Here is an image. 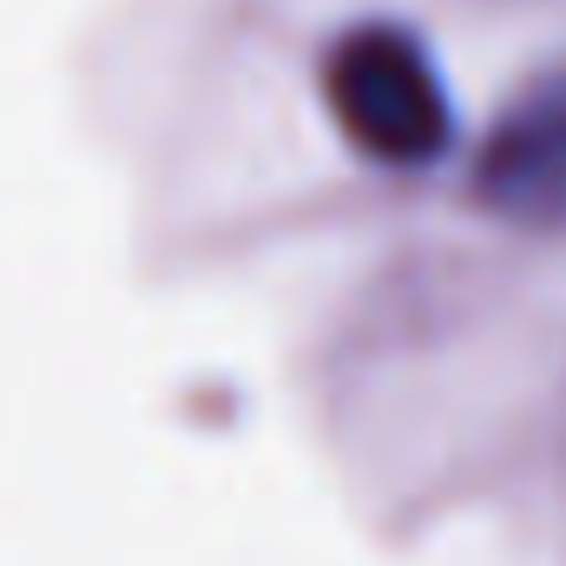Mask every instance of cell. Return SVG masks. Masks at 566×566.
<instances>
[{
  "instance_id": "cell-1",
  "label": "cell",
  "mask_w": 566,
  "mask_h": 566,
  "mask_svg": "<svg viewBox=\"0 0 566 566\" xmlns=\"http://www.w3.org/2000/svg\"><path fill=\"white\" fill-rule=\"evenodd\" d=\"M323 99H329L336 133L369 165H389V171H422L454 139L448 86L428 46L396 20H363L329 46Z\"/></svg>"
},
{
  "instance_id": "cell-2",
  "label": "cell",
  "mask_w": 566,
  "mask_h": 566,
  "mask_svg": "<svg viewBox=\"0 0 566 566\" xmlns=\"http://www.w3.org/2000/svg\"><path fill=\"white\" fill-rule=\"evenodd\" d=\"M474 198L514 224H566V73L527 86L474 158Z\"/></svg>"
}]
</instances>
